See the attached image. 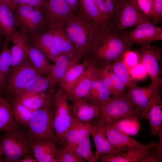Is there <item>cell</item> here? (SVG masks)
I'll list each match as a JSON object with an SVG mask.
<instances>
[{
	"label": "cell",
	"mask_w": 162,
	"mask_h": 162,
	"mask_svg": "<svg viewBox=\"0 0 162 162\" xmlns=\"http://www.w3.org/2000/svg\"><path fill=\"white\" fill-rule=\"evenodd\" d=\"M64 32L83 56H90L108 32L88 19L82 13L64 23Z\"/></svg>",
	"instance_id": "obj_1"
},
{
	"label": "cell",
	"mask_w": 162,
	"mask_h": 162,
	"mask_svg": "<svg viewBox=\"0 0 162 162\" xmlns=\"http://www.w3.org/2000/svg\"><path fill=\"white\" fill-rule=\"evenodd\" d=\"M26 128L18 125L6 131L2 137L0 146L6 161L16 162L33 152L30 145L32 138Z\"/></svg>",
	"instance_id": "obj_2"
},
{
	"label": "cell",
	"mask_w": 162,
	"mask_h": 162,
	"mask_svg": "<svg viewBox=\"0 0 162 162\" xmlns=\"http://www.w3.org/2000/svg\"><path fill=\"white\" fill-rule=\"evenodd\" d=\"M132 45L122 33L108 32L90 56L98 65L111 64L130 51Z\"/></svg>",
	"instance_id": "obj_3"
},
{
	"label": "cell",
	"mask_w": 162,
	"mask_h": 162,
	"mask_svg": "<svg viewBox=\"0 0 162 162\" xmlns=\"http://www.w3.org/2000/svg\"><path fill=\"white\" fill-rule=\"evenodd\" d=\"M67 93L60 87L52 98L53 119L55 141L63 144L65 134L71 124L73 115L68 103Z\"/></svg>",
	"instance_id": "obj_4"
},
{
	"label": "cell",
	"mask_w": 162,
	"mask_h": 162,
	"mask_svg": "<svg viewBox=\"0 0 162 162\" xmlns=\"http://www.w3.org/2000/svg\"><path fill=\"white\" fill-rule=\"evenodd\" d=\"M52 106V102L33 112L26 127L32 142L55 140Z\"/></svg>",
	"instance_id": "obj_5"
},
{
	"label": "cell",
	"mask_w": 162,
	"mask_h": 162,
	"mask_svg": "<svg viewBox=\"0 0 162 162\" xmlns=\"http://www.w3.org/2000/svg\"><path fill=\"white\" fill-rule=\"evenodd\" d=\"M40 75H42L33 65L28 56L20 64L10 70L3 90L16 98L23 93L33 79Z\"/></svg>",
	"instance_id": "obj_6"
},
{
	"label": "cell",
	"mask_w": 162,
	"mask_h": 162,
	"mask_svg": "<svg viewBox=\"0 0 162 162\" xmlns=\"http://www.w3.org/2000/svg\"><path fill=\"white\" fill-rule=\"evenodd\" d=\"M100 107L101 118L105 125L129 115H137L142 118L141 114L134 107L128 93L125 92L110 97Z\"/></svg>",
	"instance_id": "obj_7"
},
{
	"label": "cell",
	"mask_w": 162,
	"mask_h": 162,
	"mask_svg": "<svg viewBox=\"0 0 162 162\" xmlns=\"http://www.w3.org/2000/svg\"><path fill=\"white\" fill-rule=\"evenodd\" d=\"M148 21V18L131 0H124L111 22V32L120 34L127 29Z\"/></svg>",
	"instance_id": "obj_8"
},
{
	"label": "cell",
	"mask_w": 162,
	"mask_h": 162,
	"mask_svg": "<svg viewBox=\"0 0 162 162\" xmlns=\"http://www.w3.org/2000/svg\"><path fill=\"white\" fill-rule=\"evenodd\" d=\"M14 14L18 26L28 34L37 32L44 24L45 15L41 6L17 4Z\"/></svg>",
	"instance_id": "obj_9"
},
{
	"label": "cell",
	"mask_w": 162,
	"mask_h": 162,
	"mask_svg": "<svg viewBox=\"0 0 162 162\" xmlns=\"http://www.w3.org/2000/svg\"><path fill=\"white\" fill-rule=\"evenodd\" d=\"M139 63L145 67L150 77L151 84L162 87V50L160 47L151 45L141 47L136 52Z\"/></svg>",
	"instance_id": "obj_10"
},
{
	"label": "cell",
	"mask_w": 162,
	"mask_h": 162,
	"mask_svg": "<svg viewBox=\"0 0 162 162\" xmlns=\"http://www.w3.org/2000/svg\"><path fill=\"white\" fill-rule=\"evenodd\" d=\"M122 33L133 45L144 47L150 45L153 41L162 40V28L156 26L152 22H144L129 31Z\"/></svg>",
	"instance_id": "obj_11"
},
{
	"label": "cell",
	"mask_w": 162,
	"mask_h": 162,
	"mask_svg": "<svg viewBox=\"0 0 162 162\" xmlns=\"http://www.w3.org/2000/svg\"><path fill=\"white\" fill-rule=\"evenodd\" d=\"M162 87L151 83L146 87H141L135 83L128 88L129 98L135 109L143 118L145 112L152 100L161 95Z\"/></svg>",
	"instance_id": "obj_12"
},
{
	"label": "cell",
	"mask_w": 162,
	"mask_h": 162,
	"mask_svg": "<svg viewBox=\"0 0 162 162\" xmlns=\"http://www.w3.org/2000/svg\"><path fill=\"white\" fill-rule=\"evenodd\" d=\"M44 26L52 36L56 46L62 55L80 60L84 56L67 36L63 22H46L44 23Z\"/></svg>",
	"instance_id": "obj_13"
},
{
	"label": "cell",
	"mask_w": 162,
	"mask_h": 162,
	"mask_svg": "<svg viewBox=\"0 0 162 162\" xmlns=\"http://www.w3.org/2000/svg\"><path fill=\"white\" fill-rule=\"evenodd\" d=\"M42 7L45 15V22L64 23L76 15V11L65 0H44Z\"/></svg>",
	"instance_id": "obj_14"
},
{
	"label": "cell",
	"mask_w": 162,
	"mask_h": 162,
	"mask_svg": "<svg viewBox=\"0 0 162 162\" xmlns=\"http://www.w3.org/2000/svg\"><path fill=\"white\" fill-rule=\"evenodd\" d=\"M104 129L106 135L112 146L119 152L138 150L154 147L156 144L152 142L144 145L129 136L119 132L109 124H105Z\"/></svg>",
	"instance_id": "obj_15"
},
{
	"label": "cell",
	"mask_w": 162,
	"mask_h": 162,
	"mask_svg": "<svg viewBox=\"0 0 162 162\" xmlns=\"http://www.w3.org/2000/svg\"><path fill=\"white\" fill-rule=\"evenodd\" d=\"M28 35V44L39 50L47 59L53 62L56 57L62 55L52 36L44 26L37 32Z\"/></svg>",
	"instance_id": "obj_16"
},
{
	"label": "cell",
	"mask_w": 162,
	"mask_h": 162,
	"mask_svg": "<svg viewBox=\"0 0 162 162\" xmlns=\"http://www.w3.org/2000/svg\"><path fill=\"white\" fill-rule=\"evenodd\" d=\"M98 65L97 62L91 57L89 64L72 90L67 93L68 100L84 98L87 95L90 89Z\"/></svg>",
	"instance_id": "obj_17"
},
{
	"label": "cell",
	"mask_w": 162,
	"mask_h": 162,
	"mask_svg": "<svg viewBox=\"0 0 162 162\" xmlns=\"http://www.w3.org/2000/svg\"><path fill=\"white\" fill-rule=\"evenodd\" d=\"M70 105L73 117L87 123L95 122L100 118V107L90 103L84 98H79L72 100Z\"/></svg>",
	"instance_id": "obj_18"
},
{
	"label": "cell",
	"mask_w": 162,
	"mask_h": 162,
	"mask_svg": "<svg viewBox=\"0 0 162 162\" xmlns=\"http://www.w3.org/2000/svg\"><path fill=\"white\" fill-rule=\"evenodd\" d=\"M80 61L64 55L55 58L53 61L54 64L51 71L46 76L49 82L52 93L55 85L59 83L71 67L79 63Z\"/></svg>",
	"instance_id": "obj_19"
},
{
	"label": "cell",
	"mask_w": 162,
	"mask_h": 162,
	"mask_svg": "<svg viewBox=\"0 0 162 162\" xmlns=\"http://www.w3.org/2000/svg\"><path fill=\"white\" fill-rule=\"evenodd\" d=\"M105 124L102 120L94 123L90 129V134L95 143L96 151L95 156L98 160L100 155L118 152L111 144L108 139L104 129Z\"/></svg>",
	"instance_id": "obj_20"
},
{
	"label": "cell",
	"mask_w": 162,
	"mask_h": 162,
	"mask_svg": "<svg viewBox=\"0 0 162 162\" xmlns=\"http://www.w3.org/2000/svg\"><path fill=\"white\" fill-rule=\"evenodd\" d=\"M11 41L12 42L10 49L11 66L14 67L20 64L28 56L29 36L20 28L13 35Z\"/></svg>",
	"instance_id": "obj_21"
},
{
	"label": "cell",
	"mask_w": 162,
	"mask_h": 162,
	"mask_svg": "<svg viewBox=\"0 0 162 162\" xmlns=\"http://www.w3.org/2000/svg\"><path fill=\"white\" fill-rule=\"evenodd\" d=\"M159 95L152 101L146 110L143 118L148 120L151 134L162 139V101Z\"/></svg>",
	"instance_id": "obj_22"
},
{
	"label": "cell",
	"mask_w": 162,
	"mask_h": 162,
	"mask_svg": "<svg viewBox=\"0 0 162 162\" xmlns=\"http://www.w3.org/2000/svg\"><path fill=\"white\" fill-rule=\"evenodd\" d=\"M155 147L102 154L98 157V160L102 162H140L152 152V149Z\"/></svg>",
	"instance_id": "obj_23"
},
{
	"label": "cell",
	"mask_w": 162,
	"mask_h": 162,
	"mask_svg": "<svg viewBox=\"0 0 162 162\" xmlns=\"http://www.w3.org/2000/svg\"><path fill=\"white\" fill-rule=\"evenodd\" d=\"M17 27L14 11L8 5L0 1V34L10 42Z\"/></svg>",
	"instance_id": "obj_24"
},
{
	"label": "cell",
	"mask_w": 162,
	"mask_h": 162,
	"mask_svg": "<svg viewBox=\"0 0 162 162\" xmlns=\"http://www.w3.org/2000/svg\"><path fill=\"white\" fill-rule=\"evenodd\" d=\"M80 6L88 19L106 32H111L110 24L101 13L95 0H80Z\"/></svg>",
	"instance_id": "obj_25"
},
{
	"label": "cell",
	"mask_w": 162,
	"mask_h": 162,
	"mask_svg": "<svg viewBox=\"0 0 162 162\" xmlns=\"http://www.w3.org/2000/svg\"><path fill=\"white\" fill-rule=\"evenodd\" d=\"M97 69L90 91L84 98L90 103L100 107L112 94L99 77Z\"/></svg>",
	"instance_id": "obj_26"
},
{
	"label": "cell",
	"mask_w": 162,
	"mask_h": 162,
	"mask_svg": "<svg viewBox=\"0 0 162 162\" xmlns=\"http://www.w3.org/2000/svg\"><path fill=\"white\" fill-rule=\"evenodd\" d=\"M55 142L54 140H50L30 142L34 157L38 162H56L54 159L57 150Z\"/></svg>",
	"instance_id": "obj_27"
},
{
	"label": "cell",
	"mask_w": 162,
	"mask_h": 162,
	"mask_svg": "<svg viewBox=\"0 0 162 162\" xmlns=\"http://www.w3.org/2000/svg\"><path fill=\"white\" fill-rule=\"evenodd\" d=\"M91 59L90 56H86L82 62L71 67L59 82V86L65 92H69L89 64Z\"/></svg>",
	"instance_id": "obj_28"
},
{
	"label": "cell",
	"mask_w": 162,
	"mask_h": 162,
	"mask_svg": "<svg viewBox=\"0 0 162 162\" xmlns=\"http://www.w3.org/2000/svg\"><path fill=\"white\" fill-rule=\"evenodd\" d=\"M140 118L137 115H129L107 124L124 134L130 136H134L136 135L141 129Z\"/></svg>",
	"instance_id": "obj_29"
},
{
	"label": "cell",
	"mask_w": 162,
	"mask_h": 162,
	"mask_svg": "<svg viewBox=\"0 0 162 162\" xmlns=\"http://www.w3.org/2000/svg\"><path fill=\"white\" fill-rule=\"evenodd\" d=\"M16 98L24 106L34 111L52 102L51 94H47L44 92H26Z\"/></svg>",
	"instance_id": "obj_30"
},
{
	"label": "cell",
	"mask_w": 162,
	"mask_h": 162,
	"mask_svg": "<svg viewBox=\"0 0 162 162\" xmlns=\"http://www.w3.org/2000/svg\"><path fill=\"white\" fill-rule=\"evenodd\" d=\"M95 122L85 123L73 117L70 126L65 136L64 146L74 143L82 137L90 135V128Z\"/></svg>",
	"instance_id": "obj_31"
},
{
	"label": "cell",
	"mask_w": 162,
	"mask_h": 162,
	"mask_svg": "<svg viewBox=\"0 0 162 162\" xmlns=\"http://www.w3.org/2000/svg\"><path fill=\"white\" fill-rule=\"evenodd\" d=\"M89 136L90 135L84 136L74 143L64 146V148L72 151L86 161L98 162L92 151Z\"/></svg>",
	"instance_id": "obj_32"
},
{
	"label": "cell",
	"mask_w": 162,
	"mask_h": 162,
	"mask_svg": "<svg viewBox=\"0 0 162 162\" xmlns=\"http://www.w3.org/2000/svg\"><path fill=\"white\" fill-rule=\"evenodd\" d=\"M27 53L33 65L42 75L47 76L50 74L53 64L48 62L46 57L41 51L28 44Z\"/></svg>",
	"instance_id": "obj_33"
},
{
	"label": "cell",
	"mask_w": 162,
	"mask_h": 162,
	"mask_svg": "<svg viewBox=\"0 0 162 162\" xmlns=\"http://www.w3.org/2000/svg\"><path fill=\"white\" fill-rule=\"evenodd\" d=\"M19 124L14 118L11 104L0 96V130L8 131Z\"/></svg>",
	"instance_id": "obj_34"
},
{
	"label": "cell",
	"mask_w": 162,
	"mask_h": 162,
	"mask_svg": "<svg viewBox=\"0 0 162 162\" xmlns=\"http://www.w3.org/2000/svg\"><path fill=\"white\" fill-rule=\"evenodd\" d=\"M10 42L6 40L3 44L0 58V95L3 88L11 66L10 51L9 47Z\"/></svg>",
	"instance_id": "obj_35"
},
{
	"label": "cell",
	"mask_w": 162,
	"mask_h": 162,
	"mask_svg": "<svg viewBox=\"0 0 162 162\" xmlns=\"http://www.w3.org/2000/svg\"><path fill=\"white\" fill-rule=\"evenodd\" d=\"M14 118L20 125L26 128L34 111L27 108L15 98L11 104Z\"/></svg>",
	"instance_id": "obj_36"
},
{
	"label": "cell",
	"mask_w": 162,
	"mask_h": 162,
	"mask_svg": "<svg viewBox=\"0 0 162 162\" xmlns=\"http://www.w3.org/2000/svg\"><path fill=\"white\" fill-rule=\"evenodd\" d=\"M124 56L110 64V66L113 71L122 79L125 87L128 88L136 82L130 74L129 68L124 61Z\"/></svg>",
	"instance_id": "obj_37"
},
{
	"label": "cell",
	"mask_w": 162,
	"mask_h": 162,
	"mask_svg": "<svg viewBox=\"0 0 162 162\" xmlns=\"http://www.w3.org/2000/svg\"><path fill=\"white\" fill-rule=\"evenodd\" d=\"M95 0L101 13L111 24L116 12L124 0Z\"/></svg>",
	"instance_id": "obj_38"
},
{
	"label": "cell",
	"mask_w": 162,
	"mask_h": 162,
	"mask_svg": "<svg viewBox=\"0 0 162 162\" xmlns=\"http://www.w3.org/2000/svg\"><path fill=\"white\" fill-rule=\"evenodd\" d=\"M49 87L50 83L46 77L43 75H39L29 82L22 94L26 92H44Z\"/></svg>",
	"instance_id": "obj_39"
},
{
	"label": "cell",
	"mask_w": 162,
	"mask_h": 162,
	"mask_svg": "<svg viewBox=\"0 0 162 162\" xmlns=\"http://www.w3.org/2000/svg\"><path fill=\"white\" fill-rule=\"evenodd\" d=\"M56 162H85L86 161L72 151L65 148L56 150L54 157Z\"/></svg>",
	"instance_id": "obj_40"
},
{
	"label": "cell",
	"mask_w": 162,
	"mask_h": 162,
	"mask_svg": "<svg viewBox=\"0 0 162 162\" xmlns=\"http://www.w3.org/2000/svg\"><path fill=\"white\" fill-rule=\"evenodd\" d=\"M110 73L112 88L113 96L120 94L125 92V88L126 87L124 82L113 71L110 66Z\"/></svg>",
	"instance_id": "obj_41"
},
{
	"label": "cell",
	"mask_w": 162,
	"mask_h": 162,
	"mask_svg": "<svg viewBox=\"0 0 162 162\" xmlns=\"http://www.w3.org/2000/svg\"><path fill=\"white\" fill-rule=\"evenodd\" d=\"M131 0L145 15L149 21L151 20L152 21L153 17L152 0Z\"/></svg>",
	"instance_id": "obj_42"
},
{
	"label": "cell",
	"mask_w": 162,
	"mask_h": 162,
	"mask_svg": "<svg viewBox=\"0 0 162 162\" xmlns=\"http://www.w3.org/2000/svg\"><path fill=\"white\" fill-rule=\"evenodd\" d=\"M153 17L152 22L154 24L160 22L162 18V0H152Z\"/></svg>",
	"instance_id": "obj_43"
},
{
	"label": "cell",
	"mask_w": 162,
	"mask_h": 162,
	"mask_svg": "<svg viewBox=\"0 0 162 162\" xmlns=\"http://www.w3.org/2000/svg\"><path fill=\"white\" fill-rule=\"evenodd\" d=\"M129 69H130L129 72L132 78L135 80L144 77L147 74L144 65L139 63L134 67Z\"/></svg>",
	"instance_id": "obj_44"
},
{
	"label": "cell",
	"mask_w": 162,
	"mask_h": 162,
	"mask_svg": "<svg viewBox=\"0 0 162 162\" xmlns=\"http://www.w3.org/2000/svg\"><path fill=\"white\" fill-rule=\"evenodd\" d=\"M156 146L152 148V152L146 156L140 162H160L162 161V151L158 150Z\"/></svg>",
	"instance_id": "obj_45"
},
{
	"label": "cell",
	"mask_w": 162,
	"mask_h": 162,
	"mask_svg": "<svg viewBox=\"0 0 162 162\" xmlns=\"http://www.w3.org/2000/svg\"><path fill=\"white\" fill-rule=\"evenodd\" d=\"M124 56V60L128 68L135 66L139 62L136 53L130 52L129 51L125 53Z\"/></svg>",
	"instance_id": "obj_46"
},
{
	"label": "cell",
	"mask_w": 162,
	"mask_h": 162,
	"mask_svg": "<svg viewBox=\"0 0 162 162\" xmlns=\"http://www.w3.org/2000/svg\"><path fill=\"white\" fill-rule=\"evenodd\" d=\"M14 2L16 6L18 4H25L43 7L44 0H14Z\"/></svg>",
	"instance_id": "obj_47"
},
{
	"label": "cell",
	"mask_w": 162,
	"mask_h": 162,
	"mask_svg": "<svg viewBox=\"0 0 162 162\" xmlns=\"http://www.w3.org/2000/svg\"><path fill=\"white\" fill-rule=\"evenodd\" d=\"M38 162L35 158H34L31 155H27L23 158L17 160L16 162Z\"/></svg>",
	"instance_id": "obj_48"
},
{
	"label": "cell",
	"mask_w": 162,
	"mask_h": 162,
	"mask_svg": "<svg viewBox=\"0 0 162 162\" xmlns=\"http://www.w3.org/2000/svg\"><path fill=\"white\" fill-rule=\"evenodd\" d=\"M71 5L75 11L78 9L80 6V2L79 0H65Z\"/></svg>",
	"instance_id": "obj_49"
},
{
	"label": "cell",
	"mask_w": 162,
	"mask_h": 162,
	"mask_svg": "<svg viewBox=\"0 0 162 162\" xmlns=\"http://www.w3.org/2000/svg\"><path fill=\"white\" fill-rule=\"evenodd\" d=\"M0 1L8 5L14 11L16 6L15 4L14 0H0Z\"/></svg>",
	"instance_id": "obj_50"
},
{
	"label": "cell",
	"mask_w": 162,
	"mask_h": 162,
	"mask_svg": "<svg viewBox=\"0 0 162 162\" xmlns=\"http://www.w3.org/2000/svg\"><path fill=\"white\" fill-rule=\"evenodd\" d=\"M2 155H3V154H2V151L1 148L0 146V162H2Z\"/></svg>",
	"instance_id": "obj_51"
},
{
	"label": "cell",
	"mask_w": 162,
	"mask_h": 162,
	"mask_svg": "<svg viewBox=\"0 0 162 162\" xmlns=\"http://www.w3.org/2000/svg\"><path fill=\"white\" fill-rule=\"evenodd\" d=\"M2 43L1 41V39L0 38V52L1 51V48Z\"/></svg>",
	"instance_id": "obj_52"
},
{
	"label": "cell",
	"mask_w": 162,
	"mask_h": 162,
	"mask_svg": "<svg viewBox=\"0 0 162 162\" xmlns=\"http://www.w3.org/2000/svg\"><path fill=\"white\" fill-rule=\"evenodd\" d=\"M1 35H1V34H0V37H1Z\"/></svg>",
	"instance_id": "obj_53"
}]
</instances>
